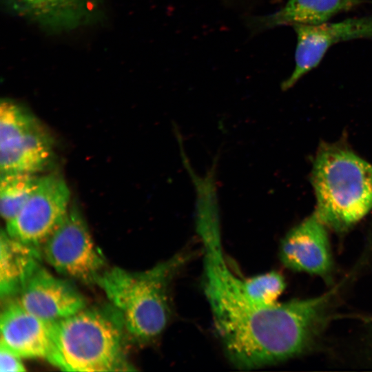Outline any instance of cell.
Instances as JSON below:
<instances>
[{
    "mask_svg": "<svg viewBox=\"0 0 372 372\" xmlns=\"http://www.w3.org/2000/svg\"><path fill=\"white\" fill-rule=\"evenodd\" d=\"M124 328L115 311L86 307L53 323L57 366L62 371H131L123 349Z\"/></svg>",
    "mask_w": 372,
    "mask_h": 372,
    "instance_id": "obj_4",
    "label": "cell"
},
{
    "mask_svg": "<svg viewBox=\"0 0 372 372\" xmlns=\"http://www.w3.org/2000/svg\"><path fill=\"white\" fill-rule=\"evenodd\" d=\"M311 182L313 214L335 231H347L372 209V164L342 143L320 145Z\"/></svg>",
    "mask_w": 372,
    "mask_h": 372,
    "instance_id": "obj_3",
    "label": "cell"
},
{
    "mask_svg": "<svg viewBox=\"0 0 372 372\" xmlns=\"http://www.w3.org/2000/svg\"><path fill=\"white\" fill-rule=\"evenodd\" d=\"M39 178L30 173H1L0 212L6 223L13 218L27 201Z\"/></svg>",
    "mask_w": 372,
    "mask_h": 372,
    "instance_id": "obj_15",
    "label": "cell"
},
{
    "mask_svg": "<svg viewBox=\"0 0 372 372\" xmlns=\"http://www.w3.org/2000/svg\"><path fill=\"white\" fill-rule=\"evenodd\" d=\"M15 297L25 310L50 322L63 320L86 307L83 296L75 287L41 265Z\"/></svg>",
    "mask_w": 372,
    "mask_h": 372,
    "instance_id": "obj_10",
    "label": "cell"
},
{
    "mask_svg": "<svg viewBox=\"0 0 372 372\" xmlns=\"http://www.w3.org/2000/svg\"><path fill=\"white\" fill-rule=\"evenodd\" d=\"M45 260L59 273L86 284H96L105 270L82 214L72 206L41 248Z\"/></svg>",
    "mask_w": 372,
    "mask_h": 372,
    "instance_id": "obj_5",
    "label": "cell"
},
{
    "mask_svg": "<svg viewBox=\"0 0 372 372\" xmlns=\"http://www.w3.org/2000/svg\"><path fill=\"white\" fill-rule=\"evenodd\" d=\"M22 14L55 30L75 28L93 14L96 0H11Z\"/></svg>",
    "mask_w": 372,
    "mask_h": 372,
    "instance_id": "obj_14",
    "label": "cell"
},
{
    "mask_svg": "<svg viewBox=\"0 0 372 372\" xmlns=\"http://www.w3.org/2000/svg\"><path fill=\"white\" fill-rule=\"evenodd\" d=\"M364 0H289L278 11L250 21L255 30L283 25H312L326 23L335 14L356 8Z\"/></svg>",
    "mask_w": 372,
    "mask_h": 372,
    "instance_id": "obj_12",
    "label": "cell"
},
{
    "mask_svg": "<svg viewBox=\"0 0 372 372\" xmlns=\"http://www.w3.org/2000/svg\"><path fill=\"white\" fill-rule=\"evenodd\" d=\"M53 323L42 320L17 302H8L0 318V344L22 358H39L57 366Z\"/></svg>",
    "mask_w": 372,
    "mask_h": 372,
    "instance_id": "obj_9",
    "label": "cell"
},
{
    "mask_svg": "<svg viewBox=\"0 0 372 372\" xmlns=\"http://www.w3.org/2000/svg\"><path fill=\"white\" fill-rule=\"evenodd\" d=\"M195 220L204 252L203 290L229 360L238 369H254L310 349L325 328L333 293L271 305L255 302L226 262L219 212L203 210Z\"/></svg>",
    "mask_w": 372,
    "mask_h": 372,
    "instance_id": "obj_1",
    "label": "cell"
},
{
    "mask_svg": "<svg viewBox=\"0 0 372 372\" xmlns=\"http://www.w3.org/2000/svg\"><path fill=\"white\" fill-rule=\"evenodd\" d=\"M53 158L52 139L26 108H9L0 116L1 173L37 174Z\"/></svg>",
    "mask_w": 372,
    "mask_h": 372,
    "instance_id": "obj_6",
    "label": "cell"
},
{
    "mask_svg": "<svg viewBox=\"0 0 372 372\" xmlns=\"http://www.w3.org/2000/svg\"><path fill=\"white\" fill-rule=\"evenodd\" d=\"M22 358L0 344V371L1 372H21L25 371Z\"/></svg>",
    "mask_w": 372,
    "mask_h": 372,
    "instance_id": "obj_17",
    "label": "cell"
},
{
    "mask_svg": "<svg viewBox=\"0 0 372 372\" xmlns=\"http://www.w3.org/2000/svg\"><path fill=\"white\" fill-rule=\"evenodd\" d=\"M297 37L295 67L282 83L283 90L291 87L315 68L334 44L355 39H372V16L347 19L335 23L294 25Z\"/></svg>",
    "mask_w": 372,
    "mask_h": 372,
    "instance_id": "obj_8",
    "label": "cell"
},
{
    "mask_svg": "<svg viewBox=\"0 0 372 372\" xmlns=\"http://www.w3.org/2000/svg\"><path fill=\"white\" fill-rule=\"evenodd\" d=\"M41 250L1 230L0 237V295L15 296L40 265Z\"/></svg>",
    "mask_w": 372,
    "mask_h": 372,
    "instance_id": "obj_13",
    "label": "cell"
},
{
    "mask_svg": "<svg viewBox=\"0 0 372 372\" xmlns=\"http://www.w3.org/2000/svg\"><path fill=\"white\" fill-rule=\"evenodd\" d=\"M70 191L56 174L39 178L30 197L6 223L11 237L41 251L49 237L61 224L70 209Z\"/></svg>",
    "mask_w": 372,
    "mask_h": 372,
    "instance_id": "obj_7",
    "label": "cell"
},
{
    "mask_svg": "<svg viewBox=\"0 0 372 372\" xmlns=\"http://www.w3.org/2000/svg\"><path fill=\"white\" fill-rule=\"evenodd\" d=\"M244 293L262 305H271L284 291L286 283L281 274L270 271L249 278H240Z\"/></svg>",
    "mask_w": 372,
    "mask_h": 372,
    "instance_id": "obj_16",
    "label": "cell"
},
{
    "mask_svg": "<svg viewBox=\"0 0 372 372\" xmlns=\"http://www.w3.org/2000/svg\"><path fill=\"white\" fill-rule=\"evenodd\" d=\"M191 256L185 250L143 271L114 267L101 275L96 285L132 340L148 343L164 331L171 316V285Z\"/></svg>",
    "mask_w": 372,
    "mask_h": 372,
    "instance_id": "obj_2",
    "label": "cell"
},
{
    "mask_svg": "<svg viewBox=\"0 0 372 372\" xmlns=\"http://www.w3.org/2000/svg\"><path fill=\"white\" fill-rule=\"evenodd\" d=\"M327 227L313 214L282 239L280 258L287 268L326 277L333 267Z\"/></svg>",
    "mask_w": 372,
    "mask_h": 372,
    "instance_id": "obj_11",
    "label": "cell"
}]
</instances>
